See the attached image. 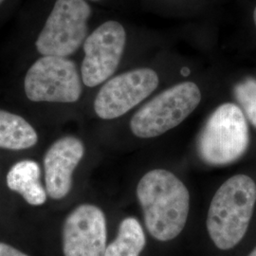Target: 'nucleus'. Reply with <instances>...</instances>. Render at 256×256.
I'll return each instance as SVG.
<instances>
[{
	"instance_id": "nucleus-12",
	"label": "nucleus",
	"mask_w": 256,
	"mask_h": 256,
	"mask_svg": "<svg viewBox=\"0 0 256 256\" xmlns=\"http://www.w3.org/2000/svg\"><path fill=\"white\" fill-rule=\"evenodd\" d=\"M38 135L32 124L18 114L0 110V148L25 150L34 147Z\"/></svg>"
},
{
	"instance_id": "nucleus-4",
	"label": "nucleus",
	"mask_w": 256,
	"mask_h": 256,
	"mask_svg": "<svg viewBox=\"0 0 256 256\" xmlns=\"http://www.w3.org/2000/svg\"><path fill=\"white\" fill-rule=\"evenodd\" d=\"M202 101V92L194 82H180L147 102L130 120L132 133L140 138L164 135L189 117Z\"/></svg>"
},
{
	"instance_id": "nucleus-5",
	"label": "nucleus",
	"mask_w": 256,
	"mask_h": 256,
	"mask_svg": "<svg viewBox=\"0 0 256 256\" xmlns=\"http://www.w3.org/2000/svg\"><path fill=\"white\" fill-rule=\"evenodd\" d=\"M92 8L86 0H56L36 46L42 56L68 57L84 45Z\"/></svg>"
},
{
	"instance_id": "nucleus-14",
	"label": "nucleus",
	"mask_w": 256,
	"mask_h": 256,
	"mask_svg": "<svg viewBox=\"0 0 256 256\" xmlns=\"http://www.w3.org/2000/svg\"><path fill=\"white\" fill-rule=\"evenodd\" d=\"M234 94L248 124L256 129V79L248 77L234 86Z\"/></svg>"
},
{
	"instance_id": "nucleus-3",
	"label": "nucleus",
	"mask_w": 256,
	"mask_h": 256,
	"mask_svg": "<svg viewBox=\"0 0 256 256\" xmlns=\"http://www.w3.org/2000/svg\"><path fill=\"white\" fill-rule=\"evenodd\" d=\"M252 144L250 124L238 104L225 102L214 110L198 138V152L207 164H232L247 154Z\"/></svg>"
},
{
	"instance_id": "nucleus-16",
	"label": "nucleus",
	"mask_w": 256,
	"mask_h": 256,
	"mask_svg": "<svg viewBox=\"0 0 256 256\" xmlns=\"http://www.w3.org/2000/svg\"><path fill=\"white\" fill-rule=\"evenodd\" d=\"M247 256H256V246L252 248V250Z\"/></svg>"
},
{
	"instance_id": "nucleus-19",
	"label": "nucleus",
	"mask_w": 256,
	"mask_h": 256,
	"mask_svg": "<svg viewBox=\"0 0 256 256\" xmlns=\"http://www.w3.org/2000/svg\"><path fill=\"white\" fill-rule=\"evenodd\" d=\"M92 1H99V0H92Z\"/></svg>"
},
{
	"instance_id": "nucleus-11",
	"label": "nucleus",
	"mask_w": 256,
	"mask_h": 256,
	"mask_svg": "<svg viewBox=\"0 0 256 256\" xmlns=\"http://www.w3.org/2000/svg\"><path fill=\"white\" fill-rule=\"evenodd\" d=\"M41 170L36 162L24 160L12 165L6 182L10 190L18 192L28 204L41 206L46 202V190L40 180Z\"/></svg>"
},
{
	"instance_id": "nucleus-9",
	"label": "nucleus",
	"mask_w": 256,
	"mask_h": 256,
	"mask_svg": "<svg viewBox=\"0 0 256 256\" xmlns=\"http://www.w3.org/2000/svg\"><path fill=\"white\" fill-rule=\"evenodd\" d=\"M106 218L104 212L92 204L75 208L64 220V256H104L106 250Z\"/></svg>"
},
{
	"instance_id": "nucleus-15",
	"label": "nucleus",
	"mask_w": 256,
	"mask_h": 256,
	"mask_svg": "<svg viewBox=\"0 0 256 256\" xmlns=\"http://www.w3.org/2000/svg\"><path fill=\"white\" fill-rule=\"evenodd\" d=\"M0 256H28L18 248L0 242Z\"/></svg>"
},
{
	"instance_id": "nucleus-6",
	"label": "nucleus",
	"mask_w": 256,
	"mask_h": 256,
	"mask_svg": "<svg viewBox=\"0 0 256 256\" xmlns=\"http://www.w3.org/2000/svg\"><path fill=\"white\" fill-rule=\"evenodd\" d=\"M82 77L68 57L41 56L30 66L24 79V90L34 102L72 104L82 95Z\"/></svg>"
},
{
	"instance_id": "nucleus-7",
	"label": "nucleus",
	"mask_w": 256,
	"mask_h": 256,
	"mask_svg": "<svg viewBox=\"0 0 256 256\" xmlns=\"http://www.w3.org/2000/svg\"><path fill=\"white\" fill-rule=\"evenodd\" d=\"M126 32L118 21L102 23L84 42L81 77L84 86L95 88L116 72L124 54Z\"/></svg>"
},
{
	"instance_id": "nucleus-1",
	"label": "nucleus",
	"mask_w": 256,
	"mask_h": 256,
	"mask_svg": "<svg viewBox=\"0 0 256 256\" xmlns=\"http://www.w3.org/2000/svg\"><path fill=\"white\" fill-rule=\"evenodd\" d=\"M136 194L152 238L166 242L182 234L189 216L190 192L174 173L160 168L147 172Z\"/></svg>"
},
{
	"instance_id": "nucleus-2",
	"label": "nucleus",
	"mask_w": 256,
	"mask_h": 256,
	"mask_svg": "<svg viewBox=\"0 0 256 256\" xmlns=\"http://www.w3.org/2000/svg\"><path fill=\"white\" fill-rule=\"evenodd\" d=\"M256 209V182L248 174L232 176L212 196L206 226L212 241L229 250L247 234Z\"/></svg>"
},
{
	"instance_id": "nucleus-13",
	"label": "nucleus",
	"mask_w": 256,
	"mask_h": 256,
	"mask_svg": "<svg viewBox=\"0 0 256 256\" xmlns=\"http://www.w3.org/2000/svg\"><path fill=\"white\" fill-rule=\"evenodd\" d=\"M146 244L144 230L135 218L120 223L118 236L106 250L104 256H140Z\"/></svg>"
},
{
	"instance_id": "nucleus-10",
	"label": "nucleus",
	"mask_w": 256,
	"mask_h": 256,
	"mask_svg": "<svg viewBox=\"0 0 256 256\" xmlns=\"http://www.w3.org/2000/svg\"><path fill=\"white\" fill-rule=\"evenodd\" d=\"M84 155V146L78 138L68 136L57 140L44 156L45 183L48 196L59 200L72 187L75 169Z\"/></svg>"
},
{
	"instance_id": "nucleus-18",
	"label": "nucleus",
	"mask_w": 256,
	"mask_h": 256,
	"mask_svg": "<svg viewBox=\"0 0 256 256\" xmlns=\"http://www.w3.org/2000/svg\"><path fill=\"white\" fill-rule=\"evenodd\" d=\"M3 1H4V0H0V5L3 3Z\"/></svg>"
},
{
	"instance_id": "nucleus-17",
	"label": "nucleus",
	"mask_w": 256,
	"mask_h": 256,
	"mask_svg": "<svg viewBox=\"0 0 256 256\" xmlns=\"http://www.w3.org/2000/svg\"><path fill=\"white\" fill-rule=\"evenodd\" d=\"M254 24H256V9H254Z\"/></svg>"
},
{
	"instance_id": "nucleus-8",
	"label": "nucleus",
	"mask_w": 256,
	"mask_h": 256,
	"mask_svg": "<svg viewBox=\"0 0 256 256\" xmlns=\"http://www.w3.org/2000/svg\"><path fill=\"white\" fill-rule=\"evenodd\" d=\"M158 84V75L148 68L117 75L106 82L96 95L95 113L102 120L124 116L155 92Z\"/></svg>"
}]
</instances>
